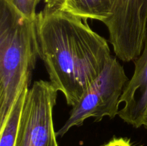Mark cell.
I'll return each mask as SVG.
<instances>
[{"label":"cell","mask_w":147,"mask_h":146,"mask_svg":"<svg viewBox=\"0 0 147 146\" xmlns=\"http://www.w3.org/2000/svg\"><path fill=\"white\" fill-rule=\"evenodd\" d=\"M83 20L47 7L37 13L34 20L39 57L50 82L72 107L111 58L106 39Z\"/></svg>","instance_id":"cell-1"},{"label":"cell","mask_w":147,"mask_h":146,"mask_svg":"<svg viewBox=\"0 0 147 146\" xmlns=\"http://www.w3.org/2000/svg\"><path fill=\"white\" fill-rule=\"evenodd\" d=\"M34 20L8 0H0V126L22 89L30 84L39 57Z\"/></svg>","instance_id":"cell-2"},{"label":"cell","mask_w":147,"mask_h":146,"mask_svg":"<svg viewBox=\"0 0 147 146\" xmlns=\"http://www.w3.org/2000/svg\"><path fill=\"white\" fill-rule=\"evenodd\" d=\"M129 80L123 66L111 57L101 74L73 106L57 136L63 137L72 127L81 126L89 117H94L96 122L104 117L114 118L119 114L121 97Z\"/></svg>","instance_id":"cell-3"},{"label":"cell","mask_w":147,"mask_h":146,"mask_svg":"<svg viewBox=\"0 0 147 146\" xmlns=\"http://www.w3.org/2000/svg\"><path fill=\"white\" fill-rule=\"evenodd\" d=\"M57 92L45 80H37L29 88L14 146H58L53 123Z\"/></svg>","instance_id":"cell-4"},{"label":"cell","mask_w":147,"mask_h":146,"mask_svg":"<svg viewBox=\"0 0 147 146\" xmlns=\"http://www.w3.org/2000/svg\"><path fill=\"white\" fill-rule=\"evenodd\" d=\"M116 55L134 61L142 54L147 34V0H120L105 21Z\"/></svg>","instance_id":"cell-5"},{"label":"cell","mask_w":147,"mask_h":146,"mask_svg":"<svg viewBox=\"0 0 147 146\" xmlns=\"http://www.w3.org/2000/svg\"><path fill=\"white\" fill-rule=\"evenodd\" d=\"M134 62V72L123 89L120 103L124 104L118 115L125 123L139 128L143 126L147 110V34L143 51Z\"/></svg>","instance_id":"cell-6"},{"label":"cell","mask_w":147,"mask_h":146,"mask_svg":"<svg viewBox=\"0 0 147 146\" xmlns=\"http://www.w3.org/2000/svg\"><path fill=\"white\" fill-rule=\"evenodd\" d=\"M120 0H53L45 7L57 9L84 21L95 19L104 22L113 14Z\"/></svg>","instance_id":"cell-7"},{"label":"cell","mask_w":147,"mask_h":146,"mask_svg":"<svg viewBox=\"0 0 147 146\" xmlns=\"http://www.w3.org/2000/svg\"><path fill=\"white\" fill-rule=\"evenodd\" d=\"M30 85L22 89L7 120L0 126V146H14L18 133L23 104Z\"/></svg>","instance_id":"cell-8"},{"label":"cell","mask_w":147,"mask_h":146,"mask_svg":"<svg viewBox=\"0 0 147 146\" xmlns=\"http://www.w3.org/2000/svg\"><path fill=\"white\" fill-rule=\"evenodd\" d=\"M23 16L30 19L34 20L37 13V6L40 0H8Z\"/></svg>","instance_id":"cell-9"},{"label":"cell","mask_w":147,"mask_h":146,"mask_svg":"<svg viewBox=\"0 0 147 146\" xmlns=\"http://www.w3.org/2000/svg\"><path fill=\"white\" fill-rule=\"evenodd\" d=\"M104 146H134L131 143L130 140L123 137L113 138L109 143H106Z\"/></svg>","instance_id":"cell-10"},{"label":"cell","mask_w":147,"mask_h":146,"mask_svg":"<svg viewBox=\"0 0 147 146\" xmlns=\"http://www.w3.org/2000/svg\"><path fill=\"white\" fill-rule=\"evenodd\" d=\"M143 126H144V127L146 129H147V110L146 115H145L144 119V123H143Z\"/></svg>","instance_id":"cell-11"},{"label":"cell","mask_w":147,"mask_h":146,"mask_svg":"<svg viewBox=\"0 0 147 146\" xmlns=\"http://www.w3.org/2000/svg\"><path fill=\"white\" fill-rule=\"evenodd\" d=\"M40 1H41V0H40ZM43 1H44L45 4V6H49L52 3L53 0H43Z\"/></svg>","instance_id":"cell-12"}]
</instances>
